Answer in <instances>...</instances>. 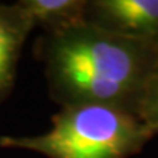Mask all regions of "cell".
<instances>
[{"mask_svg": "<svg viewBox=\"0 0 158 158\" xmlns=\"http://www.w3.org/2000/svg\"><path fill=\"white\" fill-rule=\"evenodd\" d=\"M38 54L48 94L60 107L106 104L133 113L158 43L114 34L84 19L44 31Z\"/></svg>", "mask_w": 158, "mask_h": 158, "instance_id": "1", "label": "cell"}, {"mask_svg": "<svg viewBox=\"0 0 158 158\" xmlns=\"http://www.w3.org/2000/svg\"><path fill=\"white\" fill-rule=\"evenodd\" d=\"M18 12L34 29H47L81 22L85 19L84 0H21L13 3Z\"/></svg>", "mask_w": 158, "mask_h": 158, "instance_id": "5", "label": "cell"}, {"mask_svg": "<svg viewBox=\"0 0 158 158\" xmlns=\"http://www.w3.org/2000/svg\"><path fill=\"white\" fill-rule=\"evenodd\" d=\"M133 113L143 123L158 127V56L155 57L138 94Z\"/></svg>", "mask_w": 158, "mask_h": 158, "instance_id": "6", "label": "cell"}, {"mask_svg": "<svg viewBox=\"0 0 158 158\" xmlns=\"http://www.w3.org/2000/svg\"><path fill=\"white\" fill-rule=\"evenodd\" d=\"M31 31L15 5L0 3V102L13 86L21 48Z\"/></svg>", "mask_w": 158, "mask_h": 158, "instance_id": "4", "label": "cell"}, {"mask_svg": "<svg viewBox=\"0 0 158 158\" xmlns=\"http://www.w3.org/2000/svg\"><path fill=\"white\" fill-rule=\"evenodd\" d=\"M158 135L126 108L106 104L60 107L38 135H3L0 148L25 149L47 158H130Z\"/></svg>", "mask_w": 158, "mask_h": 158, "instance_id": "2", "label": "cell"}, {"mask_svg": "<svg viewBox=\"0 0 158 158\" xmlns=\"http://www.w3.org/2000/svg\"><path fill=\"white\" fill-rule=\"evenodd\" d=\"M85 21L114 34L158 43V0L86 2Z\"/></svg>", "mask_w": 158, "mask_h": 158, "instance_id": "3", "label": "cell"}]
</instances>
